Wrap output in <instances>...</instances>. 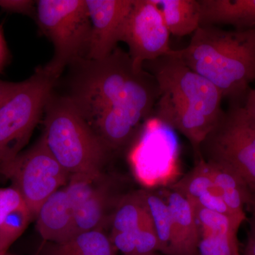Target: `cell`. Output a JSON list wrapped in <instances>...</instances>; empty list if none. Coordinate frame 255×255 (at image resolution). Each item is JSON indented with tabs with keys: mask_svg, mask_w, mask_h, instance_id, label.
<instances>
[{
	"mask_svg": "<svg viewBox=\"0 0 255 255\" xmlns=\"http://www.w3.org/2000/svg\"><path fill=\"white\" fill-rule=\"evenodd\" d=\"M68 68V91L62 95L105 145L119 150L135 141L159 100L155 78L118 47L103 59L85 58Z\"/></svg>",
	"mask_w": 255,
	"mask_h": 255,
	"instance_id": "6da1fadb",
	"label": "cell"
},
{
	"mask_svg": "<svg viewBox=\"0 0 255 255\" xmlns=\"http://www.w3.org/2000/svg\"><path fill=\"white\" fill-rule=\"evenodd\" d=\"M142 68L157 82L159 100L153 116L190 142L196 156L222 114L221 92L174 53L145 62Z\"/></svg>",
	"mask_w": 255,
	"mask_h": 255,
	"instance_id": "7a4b0ae2",
	"label": "cell"
},
{
	"mask_svg": "<svg viewBox=\"0 0 255 255\" xmlns=\"http://www.w3.org/2000/svg\"><path fill=\"white\" fill-rule=\"evenodd\" d=\"M174 53L211 82L230 105L244 106L255 80V28L228 31L200 26L189 46Z\"/></svg>",
	"mask_w": 255,
	"mask_h": 255,
	"instance_id": "3957f363",
	"label": "cell"
},
{
	"mask_svg": "<svg viewBox=\"0 0 255 255\" xmlns=\"http://www.w3.org/2000/svg\"><path fill=\"white\" fill-rule=\"evenodd\" d=\"M43 114L42 135L63 168L70 175L102 174L111 150L70 101L53 89Z\"/></svg>",
	"mask_w": 255,
	"mask_h": 255,
	"instance_id": "277c9868",
	"label": "cell"
},
{
	"mask_svg": "<svg viewBox=\"0 0 255 255\" xmlns=\"http://www.w3.org/2000/svg\"><path fill=\"white\" fill-rule=\"evenodd\" d=\"M35 21L53 43L44 73L58 81L65 69L88 55L92 24L85 0H38Z\"/></svg>",
	"mask_w": 255,
	"mask_h": 255,
	"instance_id": "5b68a950",
	"label": "cell"
},
{
	"mask_svg": "<svg viewBox=\"0 0 255 255\" xmlns=\"http://www.w3.org/2000/svg\"><path fill=\"white\" fill-rule=\"evenodd\" d=\"M198 158L231 171L255 194V121L244 106L223 111L201 142Z\"/></svg>",
	"mask_w": 255,
	"mask_h": 255,
	"instance_id": "8992f818",
	"label": "cell"
},
{
	"mask_svg": "<svg viewBox=\"0 0 255 255\" xmlns=\"http://www.w3.org/2000/svg\"><path fill=\"white\" fill-rule=\"evenodd\" d=\"M56 82L38 66L19 92L0 109V168L22 152Z\"/></svg>",
	"mask_w": 255,
	"mask_h": 255,
	"instance_id": "52a82bcc",
	"label": "cell"
},
{
	"mask_svg": "<svg viewBox=\"0 0 255 255\" xmlns=\"http://www.w3.org/2000/svg\"><path fill=\"white\" fill-rule=\"evenodd\" d=\"M0 174L9 179L21 193L33 219L45 201L68 184L70 177L50 152L43 135L1 167Z\"/></svg>",
	"mask_w": 255,
	"mask_h": 255,
	"instance_id": "ba28073f",
	"label": "cell"
},
{
	"mask_svg": "<svg viewBox=\"0 0 255 255\" xmlns=\"http://www.w3.org/2000/svg\"><path fill=\"white\" fill-rule=\"evenodd\" d=\"M169 37L163 16L154 0H133L121 41L128 47V53L134 66L142 69L145 62L172 55L174 50L169 46Z\"/></svg>",
	"mask_w": 255,
	"mask_h": 255,
	"instance_id": "9c48e42d",
	"label": "cell"
},
{
	"mask_svg": "<svg viewBox=\"0 0 255 255\" xmlns=\"http://www.w3.org/2000/svg\"><path fill=\"white\" fill-rule=\"evenodd\" d=\"M65 189L73 206L77 235L103 231L112 219L108 214L110 208L119 199H113L102 174H73Z\"/></svg>",
	"mask_w": 255,
	"mask_h": 255,
	"instance_id": "30bf717a",
	"label": "cell"
},
{
	"mask_svg": "<svg viewBox=\"0 0 255 255\" xmlns=\"http://www.w3.org/2000/svg\"><path fill=\"white\" fill-rule=\"evenodd\" d=\"M92 30L87 59L109 56L122 41L133 0H85Z\"/></svg>",
	"mask_w": 255,
	"mask_h": 255,
	"instance_id": "8fae6325",
	"label": "cell"
},
{
	"mask_svg": "<svg viewBox=\"0 0 255 255\" xmlns=\"http://www.w3.org/2000/svg\"><path fill=\"white\" fill-rule=\"evenodd\" d=\"M172 215V232L167 255H199L200 231L189 199L175 189L164 191Z\"/></svg>",
	"mask_w": 255,
	"mask_h": 255,
	"instance_id": "7c38bea8",
	"label": "cell"
},
{
	"mask_svg": "<svg viewBox=\"0 0 255 255\" xmlns=\"http://www.w3.org/2000/svg\"><path fill=\"white\" fill-rule=\"evenodd\" d=\"M35 219L43 241L64 243L77 236L73 206L65 187L45 201Z\"/></svg>",
	"mask_w": 255,
	"mask_h": 255,
	"instance_id": "4fadbf2b",
	"label": "cell"
},
{
	"mask_svg": "<svg viewBox=\"0 0 255 255\" xmlns=\"http://www.w3.org/2000/svg\"><path fill=\"white\" fill-rule=\"evenodd\" d=\"M33 219L31 210L16 187L0 188V255L7 253Z\"/></svg>",
	"mask_w": 255,
	"mask_h": 255,
	"instance_id": "5bb4252c",
	"label": "cell"
},
{
	"mask_svg": "<svg viewBox=\"0 0 255 255\" xmlns=\"http://www.w3.org/2000/svg\"><path fill=\"white\" fill-rule=\"evenodd\" d=\"M201 26L229 24L236 29L255 28V0H199Z\"/></svg>",
	"mask_w": 255,
	"mask_h": 255,
	"instance_id": "9a60e30c",
	"label": "cell"
},
{
	"mask_svg": "<svg viewBox=\"0 0 255 255\" xmlns=\"http://www.w3.org/2000/svg\"><path fill=\"white\" fill-rule=\"evenodd\" d=\"M206 164L218 194L234 219L242 224L247 219L245 208L251 202V191L241 178L231 171L217 164Z\"/></svg>",
	"mask_w": 255,
	"mask_h": 255,
	"instance_id": "2e32d148",
	"label": "cell"
},
{
	"mask_svg": "<svg viewBox=\"0 0 255 255\" xmlns=\"http://www.w3.org/2000/svg\"><path fill=\"white\" fill-rule=\"evenodd\" d=\"M110 236L103 231L77 235L64 243L43 241L36 255H116Z\"/></svg>",
	"mask_w": 255,
	"mask_h": 255,
	"instance_id": "e0dca14e",
	"label": "cell"
},
{
	"mask_svg": "<svg viewBox=\"0 0 255 255\" xmlns=\"http://www.w3.org/2000/svg\"><path fill=\"white\" fill-rule=\"evenodd\" d=\"M158 6L169 33L184 36L201 26L199 0H154Z\"/></svg>",
	"mask_w": 255,
	"mask_h": 255,
	"instance_id": "ac0fdd59",
	"label": "cell"
},
{
	"mask_svg": "<svg viewBox=\"0 0 255 255\" xmlns=\"http://www.w3.org/2000/svg\"><path fill=\"white\" fill-rule=\"evenodd\" d=\"M112 232L117 233L152 226L150 215L140 191L119 198L111 219ZM153 228V227H152Z\"/></svg>",
	"mask_w": 255,
	"mask_h": 255,
	"instance_id": "d6986e66",
	"label": "cell"
},
{
	"mask_svg": "<svg viewBox=\"0 0 255 255\" xmlns=\"http://www.w3.org/2000/svg\"><path fill=\"white\" fill-rule=\"evenodd\" d=\"M139 191L148 211L152 227L158 240L159 252L167 255L172 232V215L168 204L163 196L155 191L148 189Z\"/></svg>",
	"mask_w": 255,
	"mask_h": 255,
	"instance_id": "ffe728a7",
	"label": "cell"
},
{
	"mask_svg": "<svg viewBox=\"0 0 255 255\" xmlns=\"http://www.w3.org/2000/svg\"><path fill=\"white\" fill-rule=\"evenodd\" d=\"M110 238L116 251L123 255H147L159 252L158 240L152 226L111 233Z\"/></svg>",
	"mask_w": 255,
	"mask_h": 255,
	"instance_id": "44dd1931",
	"label": "cell"
},
{
	"mask_svg": "<svg viewBox=\"0 0 255 255\" xmlns=\"http://www.w3.org/2000/svg\"><path fill=\"white\" fill-rule=\"evenodd\" d=\"M169 187L180 192L192 203L210 193L217 192L206 162L201 158L197 159L195 167L190 172Z\"/></svg>",
	"mask_w": 255,
	"mask_h": 255,
	"instance_id": "7402d4cb",
	"label": "cell"
},
{
	"mask_svg": "<svg viewBox=\"0 0 255 255\" xmlns=\"http://www.w3.org/2000/svg\"><path fill=\"white\" fill-rule=\"evenodd\" d=\"M201 234L238 233L241 226L226 215L191 203Z\"/></svg>",
	"mask_w": 255,
	"mask_h": 255,
	"instance_id": "603a6c76",
	"label": "cell"
},
{
	"mask_svg": "<svg viewBox=\"0 0 255 255\" xmlns=\"http://www.w3.org/2000/svg\"><path fill=\"white\" fill-rule=\"evenodd\" d=\"M199 255H240L238 233L201 234Z\"/></svg>",
	"mask_w": 255,
	"mask_h": 255,
	"instance_id": "cb8c5ba5",
	"label": "cell"
},
{
	"mask_svg": "<svg viewBox=\"0 0 255 255\" xmlns=\"http://www.w3.org/2000/svg\"><path fill=\"white\" fill-rule=\"evenodd\" d=\"M0 8L7 12L36 16V1L32 0H0Z\"/></svg>",
	"mask_w": 255,
	"mask_h": 255,
	"instance_id": "d4e9b609",
	"label": "cell"
},
{
	"mask_svg": "<svg viewBox=\"0 0 255 255\" xmlns=\"http://www.w3.org/2000/svg\"><path fill=\"white\" fill-rule=\"evenodd\" d=\"M248 208L251 212L250 219L248 240L243 255H255V194H252L251 200Z\"/></svg>",
	"mask_w": 255,
	"mask_h": 255,
	"instance_id": "484cf974",
	"label": "cell"
},
{
	"mask_svg": "<svg viewBox=\"0 0 255 255\" xmlns=\"http://www.w3.org/2000/svg\"><path fill=\"white\" fill-rule=\"evenodd\" d=\"M24 81L13 82L0 80V109L19 92Z\"/></svg>",
	"mask_w": 255,
	"mask_h": 255,
	"instance_id": "4316f807",
	"label": "cell"
},
{
	"mask_svg": "<svg viewBox=\"0 0 255 255\" xmlns=\"http://www.w3.org/2000/svg\"><path fill=\"white\" fill-rule=\"evenodd\" d=\"M10 53L6 40H5L2 28L0 26V73L4 71V68L9 63Z\"/></svg>",
	"mask_w": 255,
	"mask_h": 255,
	"instance_id": "83f0119b",
	"label": "cell"
},
{
	"mask_svg": "<svg viewBox=\"0 0 255 255\" xmlns=\"http://www.w3.org/2000/svg\"><path fill=\"white\" fill-rule=\"evenodd\" d=\"M246 109L252 118L255 121V88L251 90L247 97Z\"/></svg>",
	"mask_w": 255,
	"mask_h": 255,
	"instance_id": "f1b7e54d",
	"label": "cell"
},
{
	"mask_svg": "<svg viewBox=\"0 0 255 255\" xmlns=\"http://www.w3.org/2000/svg\"><path fill=\"white\" fill-rule=\"evenodd\" d=\"M147 255H159L158 253H151V254H149Z\"/></svg>",
	"mask_w": 255,
	"mask_h": 255,
	"instance_id": "f546056e",
	"label": "cell"
},
{
	"mask_svg": "<svg viewBox=\"0 0 255 255\" xmlns=\"http://www.w3.org/2000/svg\"><path fill=\"white\" fill-rule=\"evenodd\" d=\"M2 255H14L10 254V253H8V252H7V253H5V254Z\"/></svg>",
	"mask_w": 255,
	"mask_h": 255,
	"instance_id": "4dcf8cb0",
	"label": "cell"
}]
</instances>
